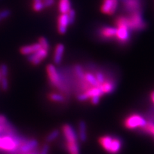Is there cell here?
Instances as JSON below:
<instances>
[{
  "mask_svg": "<svg viewBox=\"0 0 154 154\" xmlns=\"http://www.w3.org/2000/svg\"><path fill=\"white\" fill-rule=\"evenodd\" d=\"M147 123L146 120L141 115L133 114L129 115L123 122L124 127L128 130L143 128Z\"/></svg>",
  "mask_w": 154,
  "mask_h": 154,
  "instance_id": "3957f363",
  "label": "cell"
},
{
  "mask_svg": "<svg viewBox=\"0 0 154 154\" xmlns=\"http://www.w3.org/2000/svg\"><path fill=\"white\" fill-rule=\"evenodd\" d=\"M2 21V19L1 18H0V21Z\"/></svg>",
  "mask_w": 154,
  "mask_h": 154,
  "instance_id": "74e56055",
  "label": "cell"
},
{
  "mask_svg": "<svg viewBox=\"0 0 154 154\" xmlns=\"http://www.w3.org/2000/svg\"><path fill=\"white\" fill-rule=\"evenodd\" d=\"M11 12L8 9L3 10V11L0 12V18L2 19H2H6L11 16Z\"/></svg>",
  "mask_w": 154,
  "mask_h": 154,
  "instance_id": "f546056e",
  "label": "cell"
},
{
  "mask_svg": "<svg viewBox=\"0 0 154 154\" xmlns=\"http://www.w3.org/2000/svg\"><path fill=\"white\" fill-rule=\"evenodd\" d=\"M98 142L103 150L109 154H118L123 147V142L121 139L109 135L100 137Z\"/></svg>",
  "mask_w": 154,
  "mask_h": 154,
  "instance_id": "6da1fadb",
  "label": "cell"
},
{
  "mask_svg": "<svg viewBox=\"0 0 154 154\" xmlns=\"http://www.w3.org/2000/svg\"><path fill=\"white\" fill-rule=\"evenodd\" d=\"M75 71L77 75V77L80 80H84V71L82 69V67L80 65H76L75 67Z\"/></svg>",
  "mask_w": 154,
  "mask_h": 154,
  "instance_id": "603a6c76",
  "label": "cell"
},
{
  "mask_svg": "<svg viewBox=\"0 0 154 154\" xmlns=\"http://www.w3.org/2000/svg\"><path fill=\"white\" fill-rule=\"evenodd\" d=\"M128 27L130 30H142L146 27V24L143 19L141 11L131 14L128 17Z\"/></svg>",
  "mask_w": 154,
  "mask_h": 154,
  "instance_id": "277c9868",
  "label": "cell"
},
{
  "mask_svg": "<svg viewBox=\"0 0 154 154\" xmlns=\"http://www.w3.org/2000/svg\"><path fill=\"white\" fill-rule=\"evenodd\" d=\"M125 11L130 14L141 11L140 0H122Z\"/></svg>",
  "mask_w": 154,
  "mask_h": 154,
  "instance_id": "ba28073f",
  "label": "cell"
},
{
  "mask_svg": "<svg viewBox=\"0 0 154 154\" xmlns=\"http://www.w3.org/2000/svg\"><path fill=\"white\" fill-rule=\"evenodd\" d=\"M67 16H68V19L69 25L73 24L75 21V17H76V13L73 9H70V11L67 13Z\"/></svg>",
  "mask_w": 154,
  "mask_h": 154,
  "instance_id": "d4e9b609",
  "label": "cell"
},
{
  "mask_svg": "<svg viewBox=\"0 0 154 154\" xmlns=\"http://www.w3.org/2000/svg\"><path fill=\"white\" fill-rule=\"evenodd\" d=\"M45 7H49L52 6L55 3V0H46L43 2Z\"/></svg>",
  "mask_w": 154,
  "mask_h": 154,
  "instance_id": "d6a6232c",
  "label": "cell"
},
{
  "mask_svg": "<svg viewBox=\"0 0 154 154\" xmlns=\"http://www.w3.org/2000/svg\"><path fill=\"white\" fill-rule=\"evenodd\" d=\"M1 79H2V75L0 73V80H1Z\"/></svg>",
  "mask_w": 154,
  "mask_h": 154,
  "instance_id": "8d00e7d4",
  "label": "cell"
},
{
  "mask_svg": "<svg viewBox=\"0 0 154 154\" xmlns=\"http://www.w3.org/2000/svg\"><path fill=\"white\" fill-rule=\"evenodd\" d=\"M87 83L92 87H100L101 85L96 78V76L92 73H87L84 75V79Z\"/></svg>",
  "mask_w": 154,
  "mask_h": 154,
  "instance_id": "ac0fdd59",
  "label": "cell"
},
{
  "mask_svg": "<svg viewBox=\"0 0 154 154\" xmlns=\"http://www.w3.org/2000/svg\"><path fill=\"white\" fill-rule=\"evenodd\" d=\"M59 8L61 14H67L71 9L69 0H60Z\"/></svg>",
  "mask_w": 154,
  "mask_h": 154,
  "instance_id": "d6986e66",
  "label": "cell"
},
{
  "mask_svg": "<svg viewBox=\"0 0 154 154\" xmlns=\"http://www.w3.org/2000/svg\"><path fill=\"white\" fill-rule=\"evenodd\" d=\"M142 129L145 132L150 134L154 136V123L153 122H147L145 126H144Z\"/></svg>",
  "mask_w": 154,
  "mask_h": 154,
  "instance_id": "44dd1931",
  "label": "cell"
},
{
  "mask_svg": "<svg viewBox=\"0 0 154 154\" xmlns=\"http://www.w3.org/2000/svg\"><path fill=\"white\" fill-rule=\"evenodd\" d=\"M22 141L12 134L0 135V150L12 152L18 150Z\"/></svg>",
  "mask_w": 154,
  "mask_h": 154,
  "instance_id": "7a4b0ae2",
  "label": "cell"
},
{
  "mask_svg": "<svg viewBox=\"0 0 154 154\" xmlns=\"http://www.w3.org/2000/svg\"><path fill=\"white\" fill-rule=\"evenodd\" d=\"M101 89L103 91L104 94L112 93L116 88V85L113 81L106 80L103 84L101 85Z\"/></svg>",
  "mask_w": 154,
  "mask_h": 154,
  "instance_id": "2e32d148",
  "label": "cell"
},
{
  "mask_svg": "<svg viewBox=\"0 0 154 154\" xmlns=\"http://www.w3.org/2000/svg\"><path fill=\"white\" fill-rule=\"evenodd\" d=\"M118 5V0H104L101 10L104 14L112 15L117 10Z\"/></svg>",
  "mask_w": 154,
  "mask_h": 154,
  "instance_id": "9c48e42d",
  "label": "cell"
},
{
  "mask_svg": "<svg viewBox=\"0 0 154 154\" xmlns=\"http://www.w3.org/2000/svg\"><path fill=\"white\" fill-rule=\"evenodd\" d=\"M48 51L41 48L40 50H38L36 52L29 55L27 57V59L33 65H38L45 58H46L48 55Z\"/></svg>",
  "mask_w": 154,
  "mask_h": 154,
  "instance_id": "52a82bcc",
  "label": "cell"
},
{
  "mask_svg": "<svg viewBox=\"0 0 154 154\" xmlns=\"http://www.w3.org/2000/svg\"><path fill=\"white\" fill-rule=\"evenodd\" d=\"M47 74L51 84L59 89H62V80L60 76L57 71L56 67L53 64H48L46 67Z\"/></svg>",
  "mask_w": 154,
  "mask_h": 154,
  "instance_id": "8992f818",
  "label": "cell"
},
{
  "mask_svg": "<svg viewBox=\"0 0 154 154\" xmlns=\"http://www.w3.org/2000/svg\"><path fill=\"white\" fill-rule=\"evenodd\" d=\"M49 98L54 102H64L65 101V98L60 94L58 93H51L49 95Z\"/></svg>",
  "mask_w": 154,
  "mask_h": 154,
  "instance_id": "ffe728a7",
  "label": "cell"
},
{
  "mask_svg": "<svg viewBox=\"0 0 154 154\" xmlns=\"http://www.w3.org/2000/svg\"><path fill=\"white\" fill-rule=\"evenodd\" d=\"M59 134H60V132L59 131H58V130H54V131H53L51 133L48 134V136H47V137L46 139V141L48 143L54 141L58 137H59Z\"/></svg>",
  "mask_w": 154,
  "mask_h": 154,
  "instance_id": "7402d4cb",
  "label": "cell"
},
{
  "mask_svg": "<svg viewBox=\"0 0 154 154\" xmlns=\"http://www.w3.org/2000/svg\"><path fill=\"white\" fill-rule=\"evenodd\" d=\"M69 25L67 14H61L58 19V31L60 34H64L67 32V26Z\"/></svg>",
  "mask_w": 154,
  "mask_h": 154,
  "instance_id": "7c38bea8",
  "label": "cell"
},
{
  "mask_svg": "<svg viewBox=\"0 0 154 154\" xmlns=\"http://www.w3.org/2000/svg\"><path fill=\"white\" fill-rule=\"evenodd\" d=\"M100 99H101V98L98 97V96H94V97L91 98L90 99L91 103H92L93 105H98L99 103V102H100Z\"/></svg>",
  "mask_w": 154,
  "mask_h": 154,
  "instance_id": "1f68e13d",
  "label": "cell"
},
{
  "mask_svg": "<svg viewBox=\"0 0 154 154\" xmlns=\"http://www.w3.org/2000/svg\"><path fill=\"white\" fill-rule=\"evenodd\" d=\"M50 150V146L48 144H45L41 148V151L40 152V154H48L49 153Z\"/></svg>",
  "mask_w": 154,
  "mask_h": 154,
  "instance_id": "4dcf8cb0",
  "label": "cell"
},
{
  "mask_svg": "<svg viewBox=\"0 0 154 154\" xmlns=\"http://www.w3.org/2000/svg\"><path fill=\"white\" fill-rule=\"evenodd\" d=\"M44 1H46V0H44Z\"/></svg>",
  "mask_w": 154,
  "mask_h": 154,
  "instance_id": "f35d334b",
  "label": "cell"
},
{
  "mask_svg": "<svg viewBox=\"0 0 154 154\" xmlns=\"http://www.w3.org/2000/svg\"><path fill=\"white\" fill-rule=\"evenodd\" d=\"M150 98H151V100L152 101V102L154 104V91H153V92L151 93V94H150Z\"/></svg>",
  "mask_w": 154,
  "mask_h": 154,
  "instance_id": "e575fe53",
  "label": "cell"
},
{
  "mask_svg": "<svg viewBox=\"0 0 154 154\" xmlns=\"http://www.w3.org/2000/svg\"><path fill=\"white\" fill-rule=\"evenodd\" d=\"M44 8H45L44 3H43L42 1L38 2H34V3H33V8L35 11H37V12L41 11Z\"/></svg>",
  "mask_w": 154,
  "mask_h": 154,
  "instance_id": "484cf974",
  "label": "cell"
},
{
  "mask_svg": "<svg viewBox=\"0 0 154 154\" xmlns=\"http://www.w3.org/2000/svg\"><path fill=\"white\" fill-rule=\"evenodd\" d=\"M64 51V46L62 44L57 45L55 50V54L54 57V61L55 64H59L62 59V56H63Z\"/></svg>",
  "mask_w": 154,
  "mask_h": 154,
  "instance_id": "5bb4252c",
  "label": "cell"
},
{
  "mask_svg": "<svg viewBox=\"0 0 154 154\" xmlns=\"http://www.w3.org/2000/svg\"><path fill=\"white\" fill-rule=\"evenodd\" d=\"M79 138L82 142H85L88 139L87 125L85 122L80 121L79 123Z\"/></svg>",
  "mask_w": 154,
  "mask_h": 154,
  "instance_id": "9a60e30c",
  "label": "cell"
},
{
  "mask_svg": "<svg viewBox=\"0 0 154 154\" xmlns=\"http://www.w3.org/2000/svg\"><path fill=\"white\" fill-rule=\"evenodd\" d=\"M41 48V46L38 43H35V44H33L31 45H28L22 47L20 49V52L23 55H29L36 52L38 50H40Z\"/></svg>",
  "mask_w": 154,
  "mask_h": 154,
  "instance_id": "4fadbf2b",
  "label": "cell"
},
{
  "mask_svg": "<svg viewBox=\"0 0 154 154\" xmlns=\"http://www.w3.org/2000/svg\"><path fill=\"white\" fill-rule=\"evenodd\" d=\"M95 76L100 85L103 84L104 83V82L106 80L105 79V76L102 72H98V73L95 75Z\"/></svg>",
  "mask_w": 154,
  "mask_h": 154,
  "instance_id": "83f0119b",
  "label": "cell"
},
{
  "mask_svg": "<svg viewBox=\"0 0 154 154\" xmlns=\"http://www.w3.org/2000/svg\"><path fill=\"white\" fill-rule=\"evenodd\" d=\"M38 44H39L41 46V48L44 50H46L47 51L49 50L50 49V45L48 42V40L45 37H41L38 40Z\"/></svg>",
  "mask_w": 154,
  "mask_h": 154,
  "instance_id": "cb8c5ba5",
  "label": "cell"
},
{
  "mask_svg": "<svg viewBox=\"0 0 154 154\" xmlns=\"http://www.w3.org/2000/svg\"><path fill=\"white\" fill-rule=\"evenodd\" d=\"M117 28L113 27H103L100 30V33L103 37L111 38L116 36Z\"/></svg>",
  "mask_w": 154,
  "mask_h": 154,
  "instance_id": "e0dca14e",
  "label": "cell"
},
{
  "mask_svg": "<svg viewBox=\"0 0 154 154\" xmlns=\"http://www.w3.org/2000/svg\"><path fill=\"white\" fill-rule=\"evenodd\" d=\"M62 134L66 141V144H72L78 143V135L75 128L70 125H64L62 128Z\"/></svg>",
  "mask_w": 154,
  "mask_h": 154,
  "instance_id": "5b68a950",
  "label": "cell"
},
{
  "mask_svg": "<svg viewBox=\"0 0 154 154\" xmlns=\"http://www.w3.org/2000/svg\"><path fill=\"white\" fill-rule=\"evenodd\" d=\"M37 145L38 142L35 139H30V140L22 142L18 148V150L22 154H26L34 150Z\"/></svg>",
  "mask_w": 154,
  "mask_h": 154,
  "instance_id": "30bf717a",
  "label": "cell"
},
{
  "mask_svg": "<svg viewBox=\"0 0 154 154\" xmlns=\"http://www.w3.org/2000/svg\"><path fill=\"white\" fill-rule=\"evenodd\" d=\"M42 0H34V2H41Z\"/></svg>",
  "mask_w": 154,
  "mask_h": 154,
  "instance_id": "d590c367",
  "label": "cell"
},
{
  "mask_svg": "<svg viewBox=\"0 0 154 154\" xmlns=\"http://www.w3.org/2000/svg\"><path fill=\"white\" fill-rule=\"evenodd\" d=\"M8 67L6 64H2L1 66H0V73L2 75V76H5L7 77L8 75Z\"/></svg>",
  "mask_w": 154,
  "mask_h": 154,
  "instance_id": "f1b7e54d",
  "label": "cell"
},
{
  "mask_svg": "<svg viewBox=\"0 0 154 154\" xmlns=\"http://www.w3.org/2000/svg\"><path fill=\"white\" fill-rule=\"evenodd\" d=\"M130 30L129 28L125 26H120L117 28L116 37L118 40L122 43L127 42L130 38Z\"/></svg>",
  "mask_w": 154,
  "mask_h": 154,
  "instance_id": "8fae6325",
  "label": "cell"
},
{
  "mask_svg": "<svg viewBox=\"0 0 154 154\" xmlns=\"http://www.w3.org/2000/svg\"><path fill=\"white\" fill-rule=\"evenodd\" d=\"M1 82V87L3 91H6L8 88V82L7 79V77L2 76V79L0 80Z\"/></svg>",
  "mask_w": 154,
  "mask_h": 154,
  "instance_id": "4316f807",
  "label": "cell"
},
{
  "mask_svg": "<svg viewBox=\"0 0 154 154\" xmlns=\"http://www.w3.org/2000/svg\"><path fill=\"white\" fill-rule=\"evenodd\" d=\"M8 123L7 118L3 115H0V125H5Z\"/></svg>",
  "mask_w": 154,
  "mask_h": 154,
  "instance_id": "836d02e7",
  "label": "cell"
}]
</instances>
